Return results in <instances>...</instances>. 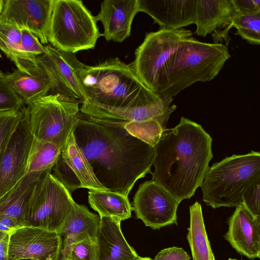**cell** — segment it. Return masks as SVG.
Segmentation results:
<instances>
[{
  "mask_svg": "<svg viewBox=\"0 0 260 260\" xmlns=\"http://www.w3.org/2000/svg\"><path fill=\"white\" fill-rule=\"evenodd\" d=\"M78 75L84 93L80 111L88 117L119 122L155 120L164 126L173 112V98L150 90L131 64L118 58L84 64Z\"/></svg>",
  "mask_w": 260,
  "mask_h": 260,
  "instance_id": "1",
  "label": "cell"
},
{
  "mask_svg": "<svg viewBox=\"0 0 260 260\" xmlns=\"http://www.w3.org/2000/svg\"><path fill=\"white\" fill-rule=\"evenodd\" d=\"M73 134L96 178L108 191L128 197L136 182L151 173L153 147L130 134L123 122L79 113Z\"/></svg>",
  "mask_w": 260,
  "mask_h": 260,
  "instance_id": "2",
  "label": "cell"
},
{
  "mask_svg": "<svg viewBox=\"0 0 260 260\" xmlns=\"http://www.w3.org/2000/svg\"><path fill=\"white\" fill-rule=\"evenodd\" d=\"M212 139L202 125L184 117L166 128L153 147L152 180L180 203L201 187L213 157Z\"/></svg>",
  "mask_w": 260,
  "mask_h": 260,
  "instance_id": "3",
  "label": "cell"
},
{
  "mask_svg": "<svg viewBox=\"0 0 260 260\" xmlns=\"http://www.w3.org/2000/svg\"><path fill=\"white\" fill-rule=\"evenodd\" d=\"M231 57L228 47L221 43L186 39L169 58L160 95L173 98L197 82L211 81Z\"/></svg>",
  "mask_w": 260,
  "mask_h": 260,
  "instance_id": "4",
  "label": "cell"
},
{
  "mask_svg": "<svg viewBox=\"0 0 260 260\" xmlns=\"http://www.w3.org/2000/svg\"><path fill=\"white\" fill-rule=\"evenodd\" d=\"M260 180V153L233 155L209 168L201 186L203 201L213 209L242 204L248 189Z\"/></svg>",
  "mask_w": 260,
  "mask_h": 260,
  "instance_id": "5",
  "label": "cell"
},
{
  "mask_svg": "<svg viewBox=\"0 0 260 260\" xmlns=\"http://www.w3.org/2000/svg\"><path fill=\"white\" fill-rule=\"evenodd\" d=\"M102 36L97 21L80 0H53L48 41L61 51L76 53L93 49Z\"/></svg>",
  "mask_w": 260,
  "mask_h": 260,
  "instance_id": "6",
  "label": "cell"
},
{
  "mask_svg": "<svg viewBox=\"0 0 260 260\" xmlns=\"http://www.w3.org/2000/svg\"><path fill=\"white\" fill-rule=\"evenodd\" d=\"M192 35L191 30L184 28H160L146 34L130 64L148 88L160 95L166 83V67L170 57L179 45Z\"/></svg>",
  "mask_w": 260,
  "mask_h": 260,
  "instance_id": "7",
  "label": "cell"
},
{
  "mask_svg": "<svg viewBox=\"0 0 260 260\" xmlns=\"http://www.w3.org/2000/svg\"><path fill=\"white\" fill-rule=\"evenodd\" d=\"M75 203L71 194L49 170L34 188L25 208L23 225L59 234Z\"/></svg>",
  "mask_w": 260,
  "mask_h": 260,
  "instance_id": "8",
  "label": "cell"
},
{
  "mask_svg": "<svg viewBox=\"0 0 260 260\" xmlns=\"http://www.w3.org/2000/svg\"><path fill=\"white\" fill-rule=\"evenodd\" d=\"M26 108L34 138L52 143L62 149L73 131L79 103L48 94Z\"/></svg>",
  "mask_w": 260,
  "mask_h": 260,
  "instance_id": "9",
  "label": "cell"
},
{
  "mask_svg": "<svg viewBox=\"0 0 260 260\" xmlns=\"http://www.w3.org/2000/svg\"><path fill=\"white\" fill-rule=\"evenodd\" d=\"M34 140L26 108L23 106L21 117L0 155V198L27 173Z\"/></svg>",
  "mask_w": 260,
  "mask_h": 260,
  "instance_id": "10",
  "label": "cell"
},
{
  "mask_svg": "<svg viewBox=\"0 0 260 260\" xmlns=\"http://www.w3.org/2000/svg\"><path fill=\"white\" fill-rule=\"evenodd\" d=\"M45 47V53L38 56L37 61L49 77L50 94L82 103L84 93L78 71L84 64L77 59L75 53L60 51L51 45Z\"/></svg>",
  "mask_w": 260,
  "mask_h": 260,
  "instance_id": "11",
  "label": "cell"
},
{
  "mask_svg": "<svg viewBox=\"0 0 260 260\" xmlns=\"http://www.w3.org/2000/svg\"><path fill=\"white\" fill-rule=\"evenodd\" d=\"M180 203L163 187L151 180L140 185L133 201L137 218L153 230L175 224Z\"/></svg>",
  "mask_w": 260,
  "mask_h": 260,
  "instance_id": "12",
  "label": "cell"
},
{
  "mask_svg": "<svg viewBox=\"0 0 260 260\" xmlns=\"http://www.w3.org/2000/svg\"><path fill=\"white\" fill-rule=\"evenodd\" d=\"M62 244L57 232L24 226L10 234L8 260H58Z\"/></svg>",
  "mask_w": 260,
  "mask_h": 260,
  "instance_id": "13",
  "label": "cell"
},
{
  "mask_svg": "<svg viewBox=\"0 0 260 260\" xmlns=\"http://www.w3.org/2000/svg\"><path fill=\"white\" fill-rule=\"evenodd\" d=\"M53 0H5L1 18L26 29L42 44L48 41V31Z\"/></svg>",
  "mask_w": 260,
  "mask_h": 260,
  "instance_id": "14",
  "label": "cell"
},
{
  "mask_svg": "<svg viewBox=\"0 0 260 260\" xmlns=\"http://www.w3.org/2000/svg\"><path fill=\"white\" fill-rule=\"evenodd\" d=\"M224 239L239 254L250 259L260 257V219L243 205L236 207L228 219Z\"/></svg>",
  "mask_w": 260,
  "mask_h": 260,
  "instance_id": "15",
  "label": "cell"
},
{
  "mask_svg": "<svg viewBox=\"0 0 260 260\" xmlns=\"http://www.w3.org/2000/svg\"><path fill=\"white\" fill-rule=\"evenodd\" d=\"M139 12L138 0H105L95 16L102 22L107 41L121 43L131 35L132 24Z\"/></svg>",
  "mask_w": 260,
  "mask_h": 260,
  "instance_id": "16",
  "label": "cell"
},
{
  "mask_svg": "<svg viewBox=\"0 0 260 260\" xmlns=\"http://www.w3.org/2000/svg\"><path fill=\"white\" fill-rule=\"evenodd\" d=\"M139 12L149 15L160 28L179 29L194 24L196 0H138Z\"/></svg>",
  "mask_w": 260,
  "mask_h": 260,
  "instance_id": "17",
  "label": "cell"
},
{
  "mask_svg": "<svg viewBox=\"0 0 260 260\" xmlns=\"http://www.w3.org/2000/svg\"><path fill=\"white\" fill-rule=\"evenodd\" d=\"M120 222L108 217H101L96 239L98 260H138L140 258L126 242Z\"/></svg>",
  "mask_w": 260,
  "mask_h": 260,
  "instance_id": "18",
  "label": "cell"
},
{
  "mask_svg": "<svg viewBox=\"0 0 260 260\" xmlns=\"http://www.w3.org/2000/svg\"><path fill=\"white\" fill-rule=\"evenodd\" d=\"M236 14L233 0H196L194 34L205 37L229 25Z\"/></svg>",
  "mask_w": 260,
  "mask_h": 260,
  "instance_id": "19",
  "label": "cell"
},
{
  "mask_svg": "<svg viewBox=\"0 0 260 260\" xmlns=\"http://www.w3.org/2000/svg\"><path fill=\"white\" fill-rule=\"evenodd\" d=\"M100 222L99 215L91 212L85 206L75 202L59 233L62 241L61 249L85 240H96Z\"/></svg>",
  "mask_w": 260,
  "mask_h": 260,
  "instance_id": "20",
  "label": "cell"
},
{
  "mask_svg": "<svg viewBox=\"0 0 260 260\" xmlns=\"http://www.w3.org/2000/svg\"><path fill=\"white\" fill-rule=\"evenodd\" d=\"M6 77L14 92L26 105L48 95L50 90L49 77L39 64L29 72L17 69L6 74Z\"/></svg>",
  "mask_w": 260,
  "mask_h": 260,
  "instance_id": "21",
  "label": "cell"
},
{
  "mask_svg": "<svg viewBox=\"0 0 260 260\" xmlns=\"http://www.w3.org/2000/svg\"><path fill=\"white\" fill-rule=\"evenodd\" d=\"M47 171L26 173L11 189L0 198V216L12 218L24 226V215L27 202L36 184Z\"/></svg>",
  "mask_w": 260,
  "mask_h": 260,
  "instance_id": "22",
  "label": "cell"
},
{
  "mask_svg": "<svg viewBox=\"0 0 260 260\" xmlns=\"http://www.w3.org/2000/svg\"><path fill=\"white\" fill-rule=\"evenodd\" d=\"M88 203L101 217L121 222L131 217L133 208L128 197L118 193L89 190Z\"/></svg>",
  "mask_w": 260,
  "mask_h": 260,
  "instance_id": "23",
  "label": "cell"
},
{
  "mask_svg": "<svg viewBox=\"0 0 260 260\" xmlns=\"http://www.w3.org/2000/svg\"><path fill=\"white\" fill-rule=\"evenodd\" d=\"M190 224L186 238L192 260H215L204 224L201 205L198 202L189 207Z\"/></svg>",
  "mask_w": 260,
  "mask_h": 260,
  "instance_id": "24",
  "label": "cell"
},
{
  "mask_svg": "<svg viewBox=\"0 0 260 260\" xmlns=\"http://www.w3.org/2000/svg\"><path fill=\"white\" fill-rule=\"evenodd\" d=\"M61 155L80 180L82 188L108 191L97 180L86 157L78 146L73 134H70Z\"/></svg>",
  "mask_w": 260,
  "mask_h": 260,
  "instance_id": "25",
  "label": "cell"
},
{
  "mask_svg": "<svg viewBox=\"0 0 260 260\" xmlns=\"http://www.w3.org/2000/svg\"><path fill=\"white\" fill-rule=\"evenodd\" d=\"M234 27L237 29L236 35H239L248 43L253 45L260 44V14L242 15L236 14L231 23L223 30L217 29L212 34L214 43L224 40L228 45L231 39L229 31Z\"/></svg>",
  "mask_w": 260,
  "mask_h": 260,
  "instance_id": "26",
  "label": "cell"
},
{
  "mask_svg": "<svg viewBox=\"0 0 260 260\" xmlns=\"http://www.w3.org/2000/svg\"><path fill=\"white\" fill-rule=\"evenodd\" d=\"M61 153V149L57 145L34 138L29 157L27 173L52 170Z\"/></svg>",
  "mask_w": 260,
  "mask_h": 260,
  "instance_id": "27",
  "label": "cell"
},
{
  "mask_svg": "<svg viewBox=\"0 0 260 260\" xmlns=\"http://www.w3.org/2000/svg\"><path fill=\"white\" fill-rule=\"evenodd\" d=\"M21 41V29L0 17V50L13 62L18 55Z\"/></svg>",
  "mask_w": 260,
  "mask_h": 260,
  "instance_id": "28",
  "label": "cell"
},
{
  "mask_svg": "<svg viewBox=\"0 0 260 260\" xmlns=\"http://www.w3.org/2000/svg\"><path fill=\"white\" fill-rule=\"evenodd\" d=\"M123 126L132 136L153 147L164 130L160 124L155 120L123 122Z\"/></svg>",
  "mask_w": 260,
  "mask_h": 260,
  "instance_id": "29",
  "label": "cell"
},
{
  "mask_svg": "<svg viewBox=\"0 0 260 260\" xmlns=\"http://www.w3.org/2000/svg\"><path fill=\"white\" fill-rule=\"evenodd\" d=\"M59 260H98L96 240L89 239L71 244L61 249Z\"/></svg>",
  "mask_w": 260,
  "mask_h": 260,
  "instance_id": "30",
  "label": "cell"
},
{
  "mask_svg": "<svg viewBox=\"0 0 260 260\" xmlns=\"http://www.w3.org/2000/svg\"><path fill=\"white\" fill-rule=\"evenodd\" d=\"M53 176L67 189L70 193L82 188L81 183L61 154L53 167Z\"/></svg>",
  "mask_w": 260,
  "mask_h": 260,
  "instance_id": "31",
  "label": "cell"
},
{
  "mask_svg": "<svg viewBox=\"0 0 260 260\" xmlns=\"http://www.w3.org/2000/svg\"><path fill=\"white\" fill-rule=\"evenodd\" d=\"M23 106L8 82L6 74L0 71V112L20 110Z\"/></svg>",
  "mask_w": 260,
  "mask_h": 260,
  "instance_id": "32",
  "label": "cell"
},
{
  "mask_svg": "<svg viewBox=\"0 0 260 260\" xmlns=\"http://www.w3.org/2000/svg\"><path fill=\"white\" fill-rule=\"evenodd\" d=\"M21 115L22 109L0 112V155Z\"/></svg>",
  "mask_w": 260,
  "mask_h": 260,
  "instance_id": "33",
  "label": "cell"
},
{
  "mask_svg": "<svg viewBox=\"0 0 260 260\" xmlns=\"http://www.w3.org/2000/svg\"><path fill=\"white\" fill-rule=\"evenodd\" d=\"M242 204L255 217L260 219V180L253 184L244 194Z\"/></svg>",
  "mask_w": 260,
  "mask_h": 260,
  "instance_id": "34",
  "label": "cell"
},
{
  "mask_svg": "<svg viewBox=\"0 0 260 260\" xmlns=\"http://www.w3.org/2000/svg\"><path fill=\"white\" fill-rule=\"evenodd\" d=\"M190 256L182 248L171 247L161 250L151 260H189Z\"/></svg>",
  "mask_w": 260,
  "mask_h": 260,
  "instance_id": "35",
  "label": "cell"
},
{
  "mask_svg": "<svg viewBox=\"0 0 260 260\" xmlns=\"http://www.w3.org/2000/svg\"><path fill=\"white\" fill-rule=\"evenodd\" d=\"M238 14L254 15L260 14L259 0H233Z\"/></svg>",
  "mask_w": 260,
  "mask_h": 260,
  "instance_id": "36",
  "label": "cell"
},
{
  "mask_svg": "<svg viewBox=\"0 0 260 260\" xmlns=\"http://www.w3.org/2000/svg\"><path fill=\"white\" fill-rule=\"evenodd\" d=\"M10 233L0 231V260H8Z\"/></svg>",
  "mask_w": 260,
  "mask_h": 260,
  "instance_id": "37",
  "label": "cell"
},
{
  "mask_svg": "<svg viewBox=\"0 0 260 260\" xmlns=\"http://www.w3.org/2000/svg\"><path fill=\"white\" fill-rule=\"evenodd\" d=\"M22 226L19 223L12 218L0 216V231L11 233L15 230Z\"/></svg>",
  "mask_w": 260,
  "mask_h": 260,
  "instance_id": "38",
  "label": "cell"
},
{
  "mask_svg": "<svg viewBox=\"0 0 260 260\" xmlns=\"http://www.w3.org/2000/svg\"><path fill=\"white\" fill-rule=\"evenodd\" d=\"M4 3V0H0V15L1 14L3 10Z\"/></svg>",
  "mask_w": 260,
  "mask_h": 260,
  "instance_id": "39",
  "label": "cell"
},
{
  "mask_svg": "<svg viewBox=\"0 0 260 260\" xmlns=\"http://www.w3.org/2000/svg\"><path fill=\"white\" fill-rule=\"evenodd\" d=\"M138 260H151V258L149 257H140V258Z\"/></svg>",
  "mask_w": 260,
  "mask_h": 260,
  "instance_id": "40",
  "label": "cell"
},
{
  "mask_svg": "<svg viewBox=\"0 0 260 260\" xmlns=\"http://www.w3.org/2000/svg\"><path fill=\"white\" fill-rule=\"evenodd\" d=\"M228 260H238V259H235V258H229Z\"/></svg>",
  "mask_w": 260,
  "mask_h": 260,
  "instance_id": "41",
  "label": "cell"
},
{
  "mask_svg": "<svg viewBox=\"0 0 260 260\" xmlns=\"http://www.w3.org/2000/svg\"><path fill=\"white\" fill-rule=\"evenodd\" d=\"M58 260H59V259Z\"/></svg>",
  "mask_w": 260,
  "mask_h": 260,
  "instance_id": "42",
  "label": "cell"
}]
</instances>
